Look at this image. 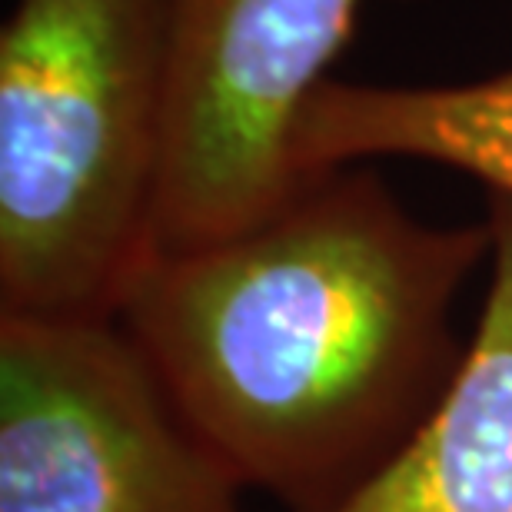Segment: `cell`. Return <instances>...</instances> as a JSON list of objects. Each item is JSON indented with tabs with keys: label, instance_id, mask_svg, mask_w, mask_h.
Listing matches in <instances>:
<instances>
[{
	"label": "cell",
	"instance_id": "cell-1",
	"mask_svg": "<svg viewBox=\"0 0 512 512\" xmlns=\"http://www.w3.org/2000/svg\"><path fill=\"white\" fill-rule=\"evenodd\" d=\"M489 247L486 220L426 223L353 163L247 230L153 253L114 320L247 493L343 512L443 403Z\"/></svg>",
	"mask_w": 512,
	"mask_h": 512
},
{
	"label": "cell",
	"instance_id": "cell-2",
	"mask_svg": "<svg viewBox=\"0 0 512 512\" xmlns=\"http://www.w3.org/2000/svg\"><path fill=\"white\" fill-rule=\"evenodd\" d=\"M167 0H17L0 30V313L114 320L157 253Z\"/></svg>",
	"mask_w": 512,
	"mask_h": 512
},
{
	"label": "cell",
	"instance_id": "cell-3",
	"mask_svg": "<svg viewBox=\"0 0 512 512\" xmlns=\"http://www.w3.org/2000/svg\"><path fill=\"white\" fill-rule=\"evenodd\" d=\"M117 320L0 313V512H247Z\"/></svg>",
	"mask_w": 512,
	"mask_h": 512
},
{
	"label": "cell",
	"instance_id": "cell-4",
	"mask_svg": "<svg viewBox=\"0 0 512 512\" xmlns=\"http://www.w3.org/2000/svg\"><path fill=\"white\" fill-rule=\"evenodd\" d=\"M363 0H167L170 114L157 253L253 227L306 180L290 140Z\"/></svg>",
	"mask_w": 512,
	"mask_h": 512
},
{
	"label": "cell",
	"instance_id": "cell-5",
	"mask_svg": "<svg viewBox=\"0 0 512 512\" xmlns=\"http://www.w3.org/2000/svg\"><path fill=\"white\" fill-rule=\"evenodd\" d=\"M489 286L443 403L343 512H512V200L486 193Z\"/></svg>",
	"mask_w": 512,
	"mask_h": 512
},
{
	"label": "cell",
	"instance_id": "cell-6",
	"mask_svg": "<svg viewBox=\"0 0 512 512\" xmlns=\"http://www.w3.org/2000/svg\"><path fill=\"white\" fill-rule=\"evenodd\" d=\"M389 157L453 167L512 200V70L463 84L323 80L293 127L296 177Z\"/></svg>",
	"mask_w": 512,
	"mask_h": 512
}]
</instances>
